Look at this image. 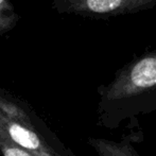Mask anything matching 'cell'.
I'll return each mask as SVG.
<instances>
[{
  "instance_id": "1",
  "label": "cell",
  "mask_w": 156,
  "mask_h": 156,
  "mask_svg": "<svg viewBox=\"0 0 156 156\" xmlns=\"http://www.w3.org/2000/svg\"><path fill=\"white\" fill-rule=\"evenodd\" d=\"M98 125L117 129L135 116L156 111V49L117 70L113 80L98 90Z\"/></svg>"
},
{
  "instance_id": "6",
  "label": "cell",
  "mask_w": 156,
  "mask_h": 156,
  "mask_svg": "<svg viewBox=\"0 0 156 156\" xmlns=\"http://www.w3.org/2000/svg\"><path fill=\"white\" fill-rule=\"evenodd\" d=\"M2 1H3V0H0V3H2Z\"/></svg>"
},
{
  "instance_id": "5",
  "label": "cell",
  "mask_w": 156,
  "mask_h": 156,
  "mask_svg": "<svg viewBox=\"0 0 156 156\" xmlns=\"http://www.w3.org/2000/svg\"><path fill=\"white\" fill-rule=\"evenodd\" d=\"M0 154L1 156H33L26 149L15 144L4 131L0 121Z\"/></svg>"
},
{
  "instance_id": "4",
  "label": "cell",
  "mask_w": 156,
  "mask_h": 156,
  "mask_svg": "<svg viewBox=\"0 0 156 156\" xmlns=\"http://www.w3.org/2000/svg\"><path fill=\"white\" fill-rule=\"evenodd\" d=\"M133 139V135L124 136L120 141L91 137L88 139V144L98 156H140L132 144Z\"/></svg>"
},
{
  "instance_id": "3",
  "label": "cell",
  "mask_w": 156,
  "mask_h": 156,
  "mask_svg": "<svg viewBox=\"0 0 156 156\" xmlns=\"http://www.w3.org/2000/svg\"><path fill=\"white\" fill-rule=\"evenodd\" d=\"M156 0H80V10L94 17L107 18L150 10Z\"/></svg>"
},
{
  "instance_id": "2",
  "label": "cell",
  "mask_w": 156,
  "mask_h": 156,
  "mask_svg": "<svg viewBox=\"0 0 156 156\" xmlns=\"http://www.w3.org/2000/svg\"><path fill=\"white\" fill-rule=\"evenodd\" d=\"M0 121L9 137L18 146L23 147L33 156H71L64 149L50 146L29 121L23 120V113L19 112L15 116H6L0 113Z\"/></svg>"
}]
</instances>
